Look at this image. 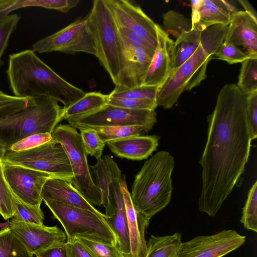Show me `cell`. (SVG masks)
Returning <instances> with one entry per match:
<instances>
[{
    "label": "cell",
    "mask_w": 257,
    "mask_h": 257,
    "mask_svg": "<svg viewBox=\"0 0 257 257\" xmlns=\"http://www.w3.org/2000/svg\"><path fill=\"white\" fill-rule=\"evenodd\" d=\"M63 226L67 241L83 237L117 245L116 236L106 219L89 210L53 200H44ZM118 245V244H117Z\"/></svg>",
    "instance_id": "5"
},
{
    "label": "cell",
    "mask_w": 257,
    "mask_h": 257,
    "mask_svg": "<svg viewBox=\"0 0 257 257\" xmlns=\"http://www.w3.org/2000/svg\"><path fill=\"white\" fill-rule=\"evenodd\" d=\"M27 249L37 254L49 247L66 242L65 233L57 226L18 221L12 218L9 226Z\"/></svg>",
    "instance_id": "15"
},
{
    "label": "cell",
    "mask_w": 257,
    "mask_h": 257,
    "mask_svg": "<svg viewBox=\"0 0 257 257\" xmlns=\"http://www.w3.org/2000/svg\"><path fill=\"white\" fill-rule=\"evenodd\" d=\"M80 134L86 154L94 157L97 160L101 158L105 144L97 132L92 128L85 129L81 130Z\"/></svg>",
    "instance_id": "39"
},
{
    "label": "cell",
    "mask_w": 257,
    "mask_h": 257,
    "mask_svg": "<svg viewBox=\"0 0 257 257\" xmlns=\"http://www.w3.org/2000/svg\"><path fill=\"white\" fill-rule=\"evenodd\" d=\"M79 2V0H18L15 7L17 9L31 7H41L66 13L76 7Z\"/></svg>",
    "instance_id": "36"
},
{
    "label": "cell",
    "mask_w": 257,
    "mask_h": 257,
    "mask_svg": "<svg viewBox=\"0 0 257 257\" xmlns=\"http://www.w3.org/2000/svg\"><path fill=\"white\" fill-rule=\"evenodd\" d=\"M109 95L100 92L92 91L85 93L81 98L62 109L60 119L84 115L96 110L107 104Z\"/></svg>",
    "instance_id": "26"
},
{
    "label": "cell",
    "mask_w": 257,
    "mask_h": 257,
    "mask_svg": "<svg viewBox=\"0 0 257 257\" xmlns=\"http://www.w3.org/2000/svg\"><path fill=\"white\" fill-rule=\"evenodd\" d=\"M174 166V157L161 151L146 161L135 176L131 199L137 210L149 220L171 201Z\"/></svg>",
    "instance_id": "3"
},
{
    "label": "cell",
    "mask_w": 257,
    "mask_h": 257,
    "mask_svg": "<svg viewBox=\"0 0 257 257\" xmlns=\"http://www.w3.org/2000/svg\"><path fill=\"white\" fill-rule=\"evenodd\" d=\"M20 19L19 15L13 14L0 20V68L4 64L2 56L9 45L10 38L16 30Z\"/></svg>",
    "instance_id": "40"
},
{
    "label": "cell",
    "mask_w": 257,
    "mask_h": 257,
    "mask_svg": "<svg viewBox=\"0 0 257 257\" xmlns=\"http://www.w3.org/2000/svg\"><path fill=\"white\" fill-rule=\"evenodd\" d=\"M15 212L12 218L26 223L43 225L44 213L40 206H35L25 203L13 194Z\"/></svg>",
    "instance_id": "32"
},
{
    "label": "cell",
    "mask_w": 257,
    "mask_h": 257,
    "mask_svg": "<svg viewBox=\"0 0 257 257\" xmlns=\"http://www.w3.org/2000/svg\"><path fill=\"white\" fill-rule=\"evenodd\" d=\"M96 57L115 85L120 69V47L115 25L104 0H95L86 16Z\"/></svg>",
    "instance_id": "7"
},
{
    "label": "cell",
    "mask_w": 257,
    "mask_h": 257,
    "mask_svg": "<svg viewBox=\"0 0 257 257\" xmlns=\"http://www.w3.org/2000/svg\"><path fill=\"white\" fill-rule=\"evenodd\" d=\"M92 129L97 132L98 136L105 144L110 141L133 136H143L150 131L148 128L141 125L97 127Z\"/></svg>",
    "instance_id": "29"
},
{
    "label": "cell",
    "mask_w": 257,
    "mask_h": 257,
    "mask_svg": "<svg viewBox=\"0 0 257 257\" xmlns=\"http://www.w3.org/2000/svg\"><path fill=\"white\" fill-rule=\"evenodd\" d=\"M246 111L251 138H257V91L246 95Z\"/></svg>",
    "instance_id": "45"
},
{
    "label": "cell",
    "mask_w": 257,
    "mask_h": 257,
    "mask_svg": "<svg viewBox=\"0 0 257 257\" xmlns=\"http://www.w3.org/2000/svg\"><path fill=\"white\" fill-rule=\"evenodd\" d=\"M240 222L246 229L257 232L256 181L248 191L247 199L242 209Z\"/></svg>",
    "instance_id": "34"
},
{
    "label": "cell",
    "mask_w": 257,
    "mask_h": 257,
    "mask_svg": "<svg viewBox=\"0 0 257 257\" xmlns=\"http://www.w3.org/2000/svg\"><path fill=\"white\" fill-rule=\"evenodd\" d=\"M51 135L52 139L62 146L68 157L74 176L72 186L90 204L101 205V192L91 177L80 134L70 124H60Z\"/></svg>",
    "instance_id": "6"
},
{
    "label": "cell",
    "mask_w": 257,
    "mask_h": 257,
    "mask_svg": "<svg viewBox=\"0 0 257 257\" xmlns=\"http://www.w3.org/2000/svg\"><path fill=\"white\" fill-rule=\"evenodd\" d=\"M244 8L245 12L250 15L253 18L257 20L256 13L251 5L246 0H238L237 1Z\"/></svg>",
    "instance_id": "48"
},
{
    "label": "cell",
    "mask_w": 257,
    "mask_h": 257,
    "mask_svg": "<svg viewBox=\"0 0 257 257\" xmlns=\"http://www.w3.org/2000/svg\"><path fill=\"white\" fill-rule=\"evenodd\" d=\"M68 257H92L84 246L76 239L65 242Z\"/></svg>",
    "instance_id": "46"
},
{
    "label": "cell",
    "mask_w": 257,
    "mask_h": 257,
    "mask_svg": "<svg viewBox=\"0 0 257 257\" xmlns=\"http://www.w3.org/2000/svg\"><path fill=\"white\" fill-rule=\"evenodd\" d=\"M213 57L206 47L200 43L187 60L171 71L167 79L158 90L156 99L157 106L171 108L184 91L199 85L206 78L208 63Z\"/></svg>",
    "instance_id": "8"
},
{
    "label": "cell",
    "mask_w": 257,
    "mask_h": 257,
    "mask_svg": "<svg viewBox=\"0 0 257 257\" xmlns=\"http://www.w3.org/2000/svg\"><path fill=\"white\" fill-rule=\"evenodd\" d=\"M115 25L119 44L120 52L139 47L147 48L155 50L156 47L132 30L124 27L115 24Z\"/></svg>",
    "instance_id": "35"
},
{
    "label": "cell",
    "mask_w": 257,
    "mask_h": 257,
    "mask_svg": "<svg viewBox=\"0 0 257 257\" xmlns=\"http://www.w3.org/2000/svg\"><path fill=\"white\" fill-rule=\"evenodd\" d=\"M2 165L5 179L13 194L25 203L40 206L43 187L49 178L54 176L21 166Z\"/></svg>",
    "instance_id": "13"
},
{
    "label": "cell",
    "mask_w": 257,
    "mask_h": 257,
    "mask_svg": "<svg viewBox=\"0 0 257 257\" xmlns=\"http://www.w3.org/2000/svg\"><path fill=\"white\" fill-rule=\"evenodd\" d=\"M246 95L235 84L219 91L213 112L207 117L206 145L199 163L202 187L201 212L214 217L244 172L252 139L246 111Z\"/></svg>",
    "instance_id": "1"
},
{
    "label": "cell",
    "mask_w": 257,
    "mask_h": 257,
    "mask_svg": "<svg viewBox=\"0 0 257 257\" xmlns=\"http://www.w3.org/2000/svg\"><path fill=\"white\" fill-rule=\"evenodd\" d=\"M30 97H18L5 93L0 90V114L15 112L26 107Z\"/></svg>",
    "instance_id": "43"
},
{
    "label": "cell",
    "mask_w": 257,
    "mask_h": 257,
    "mask_svg": "<svg viewBox=\"0 0 257 257\" xmlns=\"http://www.w3.org/2000/svg\"><path fill=\"white\" fill-rule=\"evenodd\" d=\"M13 0H0V8L5 7L11 4Z\"/></svg>",
    "instance_id": "50"
},
{
    "label": "cell",
    "mask_w": 257,
    "mask_h": 257,
    "mask_svg": "<svg viewBox=\"0 0 257 257\" xmlns=\"http://www.w3.org/2000/svg\"><path fill=\"white\" fill-rule=\"evenodd\" d=\"M0 257H34L10 227L0 230Z\"/></svg>",
    "instance_id": "28"
},
{
    "label": "cell",
    "mask_w": 257,
    "mask_h": 257,
    "mask_svg": "<svg viewBox=\"0 0 257 257\" xmlns=\"http://www.w3.org/2000/svg\"><path fill=\"white\" fill-rule=\"evenodd\" d=\"M114 24L132 30L156 47L157 25L141 8L128 0H104Z\"/></svg>",
    "instance_id": "14"
},
{
    "label": "cell",
    "mask_w": 257,
    "mask_h": 257,
    "mask_svg": "<svg viewBox=\"0 0 257 257\" xmlns=\"http://www.w3.org/2000/svg\"><path fill=\"white\" fill-rule=\"evenodd\" d=\"M35 255L37 257H68L65 242L49 247Z\"/></svg>",
    "instance_id": "47"
},
{
    "label": "cell",
    "mask_w": 257,
    "mask_h": 257,
    "mask_svg": "<svg viewBox=\"0 0 257 257\" xmlns=\"http://www.w3.org/2000/svg\"><path fill=\"white\" fill-rule=\"evenodd\" d=\"M159 138L156 136H138L110 141L106 144L117 157L134 161L147 159L156 151Z\"/></svg>",
    "instance_id": "23"
},
{
    "label": "cell",
    "mask_w": 257,
    "mask_h": 257,
    "mask_svg": "<svg viewBox=\"0 0 257 257\" xmlns=\"http://www.w3.org/2000/svg\"><path fill=\"white\" fill-rule=\"evenodd\" d=\"M155 110L130 109L108 104L87 114L68 118L69 124L81 131L97 127L141 125L150 131L157 122Z\"/></svg>",
    "instance_id": "10"
},
{
    "label": "cell",
    "mask_w": 257,
    "mask_h": 257,
    "mask_svg": "<svg viewBox=\"0 0 257 257\" xmlns=\"http://www.w3.org/2000/svg\"><path fill=\"white\" fill-rule=\"evenodd\" d=\"M6 149L4 146L0 142V160H2L6 152Z\"/></svg>",
    "instance_id": "49"
},
{
    "label": "cell",
    "mask_w": 257,
    "mask_h": 257,
    "mask_svg": "<svg viewBox=\"0 0 257 257\" xmlns=\"http://www.w3.org/2000/svg\"><path fill=\"white\" fill-rule=\"evenodd\" d=\"M6 73L10 89L16 97L46 96L66 107L86 93L59 75L33 50L10 54Z\"/></svg>",
    "instance_id": "2"
},
{
    "label": "cell",
    "mask_w": 257,
    "mask_h": 257,
    "mask_svg": "<svg viewBox=\"0 0 257 257\" xmlns=\"http://www.w3.org/2000/svg\"><path fill=\"white\" fill-rule=\"evenodd\" d=\"M157 35L156 49L142 86H157L159 89L171 72V49L173 40L158 24Z\"/></svg>",
    "instance_id": "20"
},
{
    "label": "cell",
    "mask_w": 257,
    "mask_h": 257,
    "mask_svg": "<svg viewBox=\"0 0 257 257\" xmlns=\"http://www.w3.org/2000/svg\"><path fill=\"white\" fill-rule=\"evenodd\" d=\"M245 239L233 229L197 236L182 242L176 257H222L241 246Z\"/></svg>",
    "instance_id": "12"
},
{
    "label": "cell",
    "mask_w": 257,
    "mask_h": 257,
    "mask_svg": "<svg viewBox=\"0 0 257 257\" xmlns=\"http://www.w3.org/2000/svg\"><path fill=\"white\" fill-rule=\"evenodd\" d=\"M90 167L95 178V184L101 192L104 214L107 218L111 217L115 210L113 184L116 178L121 176V171L117 163L108 155L103 156Z\"/></svg>",
    "instance_id": "21"
},
{
    "label": "cell",
    "mask_w": 257,
    "mask_h": 257,
    "mask_svg": "<svg viewBox=\"0 0 257 257\" xmlns=\"http://www.w3.org/2000/svg\"><path fill=\"white\" fill-rule=\"evenodd\" d=\"M62 108L56 100L43 95L30 97L28 106L19 111L0 114V142L6 151L35 134H52L61 122Z\"/></svg>",
    "instance_id": "4"
},
{
    "label": "cell",
    "mask_w": 257,
    "mask_h": 257,
    "mask_svg": "<svg viewBox=\"0 0 257 257\" xmlns=\"http://www.w3.org/2000/svg\"><path fill=\"white\" fill-rule=\"evenodd\" d=\"M92 257H124L118 245L83 237H76Z\"/></svg>",
    "instance_id": "33"
},
{
    "label": "cell",
    "mask_w": 257,
    "mask_h": 257,
    "mask_svg": "<svg viewBox=\"0 0 257 257\" xmlns=\"http://www.w3.org/2000/svg\"><path fill=\"white\" fill-rule=\"evenodd\" d=\"M107 104L130 109H148L154 110L158 106L156 100L149 99L109 98Z\"/></svg>",
    "instance_id": "42"
},
{
    "label": "cell",
    "mask_w": 257,
    "mask_h": 257,
    "mask_svg": "<svg viewBox=\"0 0 257 257\" xmlns=\"http://www.w3.org/2000/svg\"><path fill=\"white\" fill-rule=\"evenodd\" d=\"M163 30L171 39H176L183 31L192 29L191 19L178 12L168 11L163 15Z\"/></svg>",
    "instance_id": "31"
},
{
    "label": "cell",
    "mask_w": 257,
    "mask_h": 257,
    "mask_svg": "<svg viewBox=\"0 0 257 257\" xmlns=\"http://www.w3.org/2000/svg\"><path fill=\"white\" fill-rule=\"evenodd\" d=\"M213 56L230 64L242 63L250 58L239 47L225 41L221 44Z\"/></svg>",
    "instance_id": "41"
},
{
    "label": "cell",
    "mask_w": 257,
    "mask_h": 257,
    "mask_svg": "<svg viewBox=\"0 0 257 257\" xmlns=\"http://www.w3.org/2000/svg\"><path fill=\"white\" fill-rule=\"evenodd\" d=\"M125 179V175H121L120 182L127 219L131 257H145L147 250L145 232L149 226L150 220L135 208Z\"/></svg>",
    "instance_id": "19"
},
{
    "label": "cell",
    "mask_w": 257,
    "mask_h": 257,
    "mask_svg": "<svg viewBox=\"0 0 257 257\" xmlns=\"http://www.w3.org/2000/svg\"><path fill=\"white\" fill-rule=\"evenodd\" d=\"M224 41L257 58V20L244 11H238L231 19Z\"/></svg>",
    "instance_id": "18"
},
{
    "label": "cell",
    "mask_w": 257,
    "mask_h": 257,
    "mask_svg": "<svg viewBox=\"0 0 257 257\" xmlns=\"http://www.w3.org/2000/svg\"><path fill=\"white\" fill-rule=\"evenodd\" d=\"M15 212L13 194L5 179L0 160V214L7 220L13 217Z\"/></svg>",
    "instance_id": "38"
},
{
    "label": "cell",
    "mask_w": 257,
    "mask_h": 257,
    "mask_svg": "<svg viewBox=\"0 0 257 257\" xmlns=\"http://www.w3.org/2000/svg\"><path fill=\"white\" fill-rule=\"evenodd\" d=\"M201 32L183 31L173 41L171 49V71L184 63L195 52L200 43Z\"/></svg>",
    "instance_id": "25"
},
{
    "label": "cell",
    "mask_w": 257,
    "mask_h": 257,
    "mask_svg": "<svg viewBox=\"0 0 257 257\" xmlns=\"http://www.w3.org/2000/svg\"><path fill=\"white\" fill-rule=\"evenodd\" d=\"M120 177L116 178L113 184L114 214L111 217L107 218L106 220L116 236L117 244L124 257H131L127 219L120 186Z\"/></svg>",
    "instance_id": "24"
},
{
    "label": "cell",
    "mask_w": 257,
    "mask_h": 257,
    "mask_svg": "<svg viewBox=\"0 0 257 257\" xmlns=\"http://www.w3.org/2000/svg\"><path fill=\"white\" fill-rule=\"evenodd\" d=\"M236 85L246 95L257 91V58H249L241 63Z\"/></svg>",
    "instance_id": "30"
},
{
    "label": "cell",
    "mask_w": 257,
    "mask_h": 257,
    "mask_svg": "<svg viewBox=\"0 0 257 257\" xmlns=\"http://www.w3.org/2000/svg\"><path fill=\"white\" fill-rule=\"evenodd\" d=\"M43 201L53 200L74 207L86 209L99 217L106 219V216L90 204L72 186L64 179L52 177L45 183L41 192Z\"/></svg>",
    "instance_id": "22"
},
{
    "label": "cell",
    "mask_w": 257,
    "mask_h": 257,
    "mask_svg": "<svg viewBox=\"0 0 257 257\" xmlns=\"http://www.w3.org/2000/svg\"><path fill=\"white\" fill-rule=\"evenodd\" d=\"M158 90V87L151 86H141L132 88L115 87L108 95L109 98L156 100Z\"/></svg>",
    "instance_id": "37"
},
{
    "label": "cell",
    "mask_w": 257,
    "mask_h": 257,
    "mask_svg": "<svg viewBox=\"0 0 257 257\" xmlns=\"http://www.w3.org/2000/svg\"><path fill=\"white\" fill-rule=\"evenodd\" d=\"M52 140V135L49 133H38L30 135L13 144L10 151L21 152L34 149Z\"/></svg>",
    "instance_id": "44"
},
{
    "label": "cell",
    "mask_w": 257,
    "mask_h": 257,
    "mask_svg": "<svg viewBox=\"0 0 257 257\" xmlns=\"http://www.w3.org/2000/svg\"><path fill=\"white\" fill-rule=\"evenodd\" d=\"M192 29L202 32L216 24L228 25L232 17L239 10L234 1L192 0Z\"/></svg>",
    "instance_id": "16"
},
{
    "label": "cell",
    "mask_w": 257,
    "mask_h": 257,
    "mask_svg": "<svg viewBox=\"0 0 257 257\" xmlns=\"http://www.w3.org/2000/svg\"><path fill=\"white\" fill-rule=\"evenodd\" d=\"M3 164L21 166L48 173L71 181L74 176L68 157L58 142L50 141L34 149L21 152L6 151Z\"/></svg>",
    "instance_id": "9"
},
{
    "label": "cell",
    "mask_w": 257,
    "mask_h": 257,
    "mask_svg": "<svg viewBox=\"0 0 257 257\" xmlns=\"http://www.w3.org/2000/svg\"><path fill=\"white\" fill-rule=\"evenodd\" d=\"M32 50L38 53L82 52L96 56L95 41L86 16L80 18L55 33L35 42Z\"/></svg>",
    "instance_id": "11"
},
{
    "label": "cell",
    "mask_w": 257,
    "mask_h": 257,
    "mask_svg": "<svg viewBox=\"0 0 257 257\" xmlns=\"http://www.w3.org/2000/svg\"><path fill=\"white\" fill-rule=\"evenodd\" d=\"M181 243L180 232L162 236L151 235L147 241L145 257H176Z\"/></svg>",
    "instance_id": "27"
},
{
    "label": "cell",
    "mask_w": 257,
    "mask_h": 257,
    "mask_svg": "<svg viewBox=\"0 0 257 257\" xmlns=\"http://www.w3.org/2000/svg\"><path fill=\"white\" fill-rule=\"evenodd\" d=\"M154 52V50L144 47L121 51L120 69L115 87L141 86Z\"/></svg>",
    "instance_id": "17"
}]
</instances>
